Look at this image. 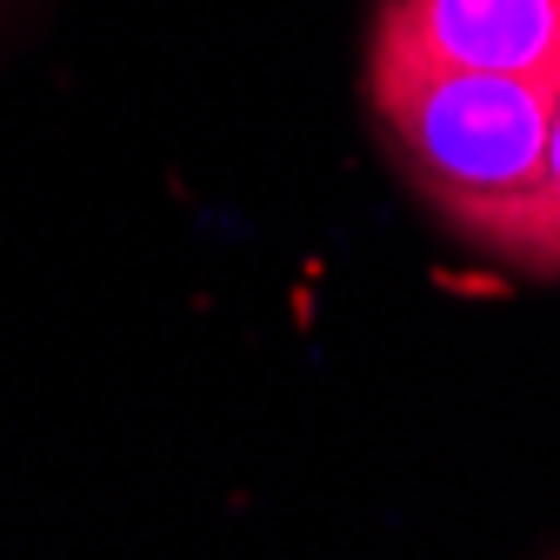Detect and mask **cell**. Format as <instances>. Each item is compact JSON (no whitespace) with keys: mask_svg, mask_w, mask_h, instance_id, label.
Instances as JSON below:
<instances>
[{"mask_svg":"<svg viewBox=\"0 0 560 560\" xmlns=\"http://www.w3.org/2000/svg\"><path fill=\"white\" fill-rule=\"evenodd\" d=\"M480 254H494L521 273H560V94H553V127H547V167L540 187L514 207V214L480 241Z\"/></svg>","mask_w":560,"mask_h":560,"instance_id":"cell-3","label":"cell"},{"mask_svg":"<svg viewBox=\"0 0 560 560\" xmlns=\"http://www.w3.org/2000/svg\"><path fill=\"white\" fill-rule=\"evenodd\" d=\"M553 94L560 74H480V67H447L381 34L368 54V101L394 133V154L407 161L413 187L447 214V228L474 247L540 187Z\"/></svg>","mask_w":560,"mask_h":560,"instance_id":"cell-1","label":"cell"},{"mask_svg":"<svg viewBox=\"0 0 560 560\" xmlns=\"http://www.w3.org/2000/svg\"><path fill=\"white\" fill-rule=\"evenodd\" d=\"M374 34L480 74H560V0H381Z\"/></svg>","mask_w":560,"mask_h":560,"instance_id":"cell-2","label":"cell"}]
</instances>
